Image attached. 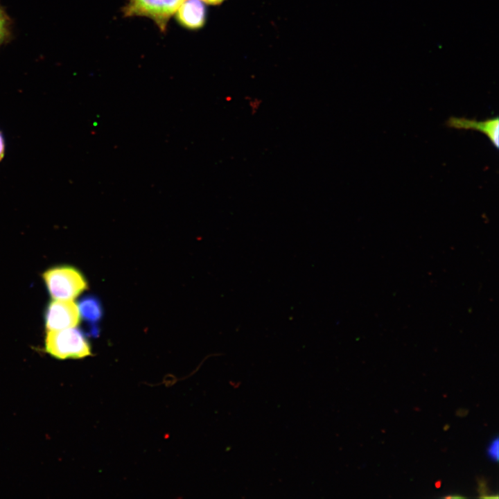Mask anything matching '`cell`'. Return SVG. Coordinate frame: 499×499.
I'll return each mask as SVG.
<instances>
[{"instance_id": "1", "label": "cell", "mask_w": 499, "mask_h": 499, "mask_svg": "<svg viewBox=\"0 0 499 499\" xmlns=\"http://www.w3.org/2000/svg\"><path fill=\"white\" fill-rule=\"evenodd\" d=\"M44 343L46 351L59 360L79 359L91 355L87 339L76 327L47 331Z\"/></svg>"}, {"instance_id": "2", "label": "cell", "mask_w": 499, "mask_h": 499, "mask_svg": "<svg viewBox=\"0 0 499 499\" xmlns=\"http://www.w3.org/2000/svg\"><path fill=\"white\" fill-rule=\"evenodd\" d=\"M47 290L53 299L73 300L87 288V281L76 268L58 265L42 274Z\"/></svg>"}, {"instance_id": "3", "label": "cell", "mask_w": 499, "mask_h": 499, "mask_svg": "<svg viewBox=\"0 0 499 499\" xmlns=\"http://www.w3.org/2000/svg\"><path fill=\"white\" fill-rule=\"evenodd\" d=\"M184 0H128L123 8L125 17H144L164 33L170 17Z\"/></svg>"}, {"instance_id": "4", "label": "cell", "mask_w": 499, "mask_h": 499, "mask_svg": "<svg viewBox=\"0 0 499 499\" xmlns=\"http://www.w3.org/2000/svg\"><path fill=\"white\" fill-rule=\"evenodd\" d=\"M80 317L78 305L72 300L53 299L46 308L45 326L47 331L76 327Z\"/></svg>"}, {"instance_id": "5", "label": "cell", "mask_w": 499, "mask_h": 499, "mask_svg": "<svg viewBox=\"0 0 499 499\" xmlns=\"http://www.w3.org/2000/svg\"><path fill=\"white\" fill-rule=\"evenodd\" d=\"M177 21L189 30L202 28L207 20V8L200 0H184L175 13Z\"/></svg>"}, {"instance_id": "6", "label": "cell", "mask_w": 499, "mask_h": 499, "mask_svg": "<svg viewBox=\"0 0 499 499\" xmlns=\"http://www.w3.org/2000/svg\"><path fill=\"white\" fill-rule=\"evenodd\" d=\"M446 125L455 129L474 130L484 133L493 145L498 148V118L489 119L482 121H477L465 118L450 117Z\"/></svg>"}, {"instance_id": "7", "label": "cell", "mask_w": 499, "mask_h": 499, "mask_svg": "<svg viewBox=\"0 0 499 499\" xmlns=\"http://www.w3.org/2000/svg\"><path fill=\"white\" fill-rule=\"evenodd\" d=\"M80 317L88 323L98 322L102 316V308L99 301L94 297L82 298L78 304Z\"/></svg>"}, {"instance_id": "8", "label": "cell", "mask_w": 499, "mask_h": 499, "mask_svg": "<svg viewBox=\"0 0 499 499\" xmlns=\"http://www.w3.org/2000/svg\"><path fill=\"white\" fill-rule=\"evenodd\" d=\"M11 37V20L0 5V46Z\"/></svg>"}, {"instance_id": "9", "label": "cell", "mask_w": 499, "mask_h": 499, "mask_svg": "<svg viewBox=\"0 0 499 499\" xmlns=\"http://www.w3.org/2000/svg\"><path fill=\"white\" fill-rule=\"evenodd\" d=\"M498 439H494L488 448L489 455L496 461L498 460Z\"/></svg>"}, {"instance_id": "10", "label": "cell", "mask_w": 499, "mask_h": 499, "mask_svg": "<svg viewBox=\"0 0 499 499\" xmlns=\"http://www.w3.org/2000/svg\"><path fill=\"white\" fill-rule=\"evenodd\" d=\"M5 152V141L1 132H0V161L3 159Z\"/></svg>"}, {"instance_id": "11", "label": "cell", "mask_w": 499, "mask_h": 499, "mask_svg": "<svg viewBox=\"0 0 499 499\" xmlns=\"http://www.w3.org/2000/svg\"><path fill=\"white\" fill-rule=\"evenodd\" d=\"M204 3L211 6H219L222 4L226 0H200Z\"/></svg>"}, {"instance_id": "12", "label": "cell", "mask_w": 499, "mask_h": 499, "mask_svg": "<svg viewBox=\"0 0 499 499\" xmlns=\"http://www.w3.org/2000/svg\"><path fill=\"white\" fill-rule=\"evenodd\" d=\"M462 498L463 497H462L461 496H458V495L457 496H455V495L454 496H448L444 497V498Z\"/></svg>"}, {"instance_id": "13", "label": "cell", "mask_w": 499, "mask_h": 499, "mask_svg": "<svg viewBox=\"0 0 499 499\" xmlns=\"http://www.w3.org/2000/svg\"><path fill=\"white\" fill-rule=\"evenodd\" d=\"M440 485H441V482H437L435 483V486H436L437 488H439V487H440Z\"/></svg>"}]
</instances>
